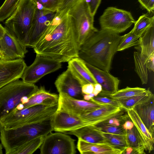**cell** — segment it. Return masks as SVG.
<instances>
[{
	"instance_id": "obj_33",
	"label": "cell",
	"mask_w": 154,
	"mask_h": 154,
	"mask_svg": "<svg viewBox=\"0 0 154 154\" xmlns=\"http://www.w3.org/2000/svg\"><path fill=\"white\" fill-rule=\"evenodd\" d=\"M44 137L34 139L27 142L19 148L14 154H31L40 148Z\"/></svg>"
},
{
	"instance_id": "obj_30",
	"label": "cell",
	"mask_w": 154,
	"mask_h": 154,
	"mask_svg": "<svg viewBox=\"0 0 154 154\" xmlns=\"http://www.w3.org/2000/svg\"><path fill=\"white\" fill-rule=\"evenodd\" d=\"M107 143L123 152L128 147L125 135L115 134L102 132Z\"/></svg>"
},
{
	"instance_id": "obj_16",
	"label": "cell",
	"mask_w": 154,
	"mask_h": 154,
	"mask_svg": "<svg viewBox=\"0 0 154 154\" xmlns=\"http://www.w3.org/2000/svg\"><path fill=\"white\" fill-rule=\"evenodd\" d=\"M26 66L23 59L11 60H0V88L21 78Z\"/></svg>"
},
{
	"instance_id": "obj_39",
	"label": "cell",
	"mask_w": 154,
	"mask_h": 154,
	"mask_svg": "<svg viewBox=\"0 0 154 154\" xmlns=\"http://www.w3.org/2000/svg\"><path fill=\"white\" fill-rule=\"evenodd\" d=\"M42 8L54 12L57 11L60 0H35Z\"/></svg>"
},
{
	"instance_id": "obj_4",
	"label": "cell",
	"mask_w": 154,
	"mask_h": 154,
	"mask_svg": "<svg viewBox=\"0 0 154 154\" xmlns=\"http://www.w3.org/2000/svg\"><path fill=\"white\" fill-rule=\"evenodd\" d=\"M38 8L35 0H20L5 23V28L11 35L26 47L28 45V33Z\"/></svg>"
},
{
	"instance_id": "obj_44",
	"label": "cell",
	"mask_w": 154,
	"mask_h": 154,
	"mask_svg": "<svg viewBox=\"0 0 154 154\" xmlns=\"http://www.w3.org/2000/svg\"><path fill=\"white\" fill-rule=\"evenodd\" d=\"M134 125L131 121L127 120L122 125V126L124 129L125 130H130L134 127Z\"/></svg>"
},
{
	"instance_id": "obj_18",
	"label": "cell",
	"mask_w": 154,
	"mask_h": 154,
	"mask_svg": "<svg viewBox=\"0 0 154 154\" xmlns=\"http://www.w3.org/2000/svg\"><path fill=\"white\" fill-rule=\"evenodd\" d=\"M85 63L97 83L102 86V90L100 93L109 95L118 90L120 80L118 78L112 75L109 72L101 69L86 62Z\"/></svg>"
},
{
	"instance_id": "obj_6",
	"label": "cell",
	"mask_w": 154,
	"mask_h": 154,
	"mask_svg": "<svg viewBox=\"0 0 154 154\" xmlns=\"http://www.w3.org/2000/svg\"><path fill=\"white\" fill-rule=\"evenodd\" d=\"M38 88L35 84L27 83L19 79L0 88V118L21 103L24 97L29 98Z\"/></svg>"
},
{
	"instance_id": "obj_9",
	"label": "cell",
	"mask_w": 154,
	"mask_h": 154,
	"mask_svg": "<svg viewBox=\"0 0 154 154\" xmlns=\"http://www.w3.org/2000/svg\"><path fill=\"white\" fill-rule=\"evenodd\" d=\"M61 63L50 57L36 54L33 62L26 67L21 78L25 82L35 84L45 75L61 68Z\"/></svg>"
},
{
	"instance_id": "obj_32",
	"label": "cell",
	"mask_w": 154,
	"mask_h": 154,
	"mask_svg": "<svg viewBox=\"0 0 154 154\" xmlns=\"http://www.w3.org/2000/svg\"><path fill=\"white\" fill-rule=\"evenodd\" d=\"M139 37L134 34L132 30L121 37L118 45L117 51H122L132 47L136 45Z\"/></svg>"
},
{
	"instance_id": "obj_11",
	"label": "cell",
	"mask_w": 154,
	"mask_h": 154,
	"mask_svg": "<svg viewBox=\"0 0 154 154\" xmlns=\"http://www.w3.org/2000/svg\"><path fill=\"white\" fill-rule=\"evenodd\" d=\"M106 104L72 97L66 94L59 93L57 110L79 117L99 109Z\"/></svg>"
},
{
	"instance_id": "obj_41",
	"label": "cell",
	"mask_w": 154,
	"mask_h": 154,
	"mask_svg": "<svg viewBox=\"0 0 154 154\" xmlns=\"http://www.w3.org/2000/svg\"><path fill=\"white\" fill-rule=\"evenodd\" d=\"M141 6L149 13L154 12V0H138Z\"/></svg>"
},
{
	"instance_id": "obj_22",
	"label": "cell",
	"mask_w": 154,
	"mask_h": 154,
	"mask_svg": "<svg viewBox=\"0 0 154 154\" xmlns=\"http://www.w3.org/2000/svg\"><path fill=\"white\" fill-rule=\"evenodd\" d=\"M77 148L82 154H121L123 152L107 143H92L78 139Z\"/></svg>"
},
{
	"instance_id": "obj_45",
	"label": "cell",
	"mask_w": 154,
	"mask_h": 154,
	"mask_svg": "<svg viewBox=\"0 0 154 154\" xmlns=\"http://www.w3.org/2000/svg\"><path fill=\"white\" fill-rule=\"evenodd\" d=\"M94 89L93 93L96 96L101 91L102 88L101 85L97 83L94 84Z\"/></svg>"
},
{
	"instance_id": "obj_2",
	"label": "cell",
	"mask_w": 154,
	"mask_h": 154,
	"mask_svg": "<svg viewBox=\"0 0 154 154\" xmlns=\"http://www.w3.org/2000/svg\"><path fill=\"white\" fill-rule=\"evenodd\" d=\"M121 37L119 34L111 31L98 30L80 48L79 57L92 66L109 72Z\"/></svg>"
},
{
	"instance_id": "obj_37",
	"label": "cell",
	"mask_w": 154,
	"mask_h": 154,
	"mask_svg": "<svg viewBox=\"0 0 154 154\" xmlns=\"http://www.w3.org/2000/svg\"><path fill=\"white\" fill-rule=\"evenodd\" d=\"M90 101L102 104H109L122 108L121 105L116 100L111 98L109 95L100 93L91 98Z\"/></svg>"
},
{
	"instance_id": "obj_21",
	"label": "cell",
	"mask_w": 154,
	"mask_h": 154,
	"mask_svg": "<svg viewBox=\"0 0 154 154\" xmlns=\"http://www.w3.org/2000/svg\"><path fill=\"white\" fill-rule=\"evenodd\" d=\"M151 135L154 133V96L147 100L135 106L133 108Z\"/></svg>"
},
{
	"instance_id": "obj_40",
	"label": "cell",
	"mask_w": 154,
	"mask_h": 154,
	"mask_svg": "<svg viewBox=\"0 0 154 154\" xmlns=\"http://www.w3.org/2000/svg\"><path fill=\"white\" fill-rule=\"evenodd\" d=\"M90 12L94 16L100 3L101 0H86Z\"/></svg>"
},
{
	"instance_id": "obj_28",
	"label": "cell",
	"mask_w": 154,
	"mask_h": 154,
	"mask_svg": "<svg viewBox=\"0 0 154 154\" xmlns=\"http://www.w3.org/2000/svg\"><path fill=\"white\" fill-rule=\"evenodd\" d=\"M134 24V27L131 30L140 37L149 28L154 25V17H150L144 14L140 16Z\"/></svg>"
},
{
	"instance_id": "obj_27",
	"label": "cell",
	"mask_w": 154,
	"mask_h": 154,
	"mask_svg": "<svg viewBox=\"0 0 154 154\" xmlns=\"http://www.w3.org/2000/svg\"><path fill=\"white\" fill-rule=\"evenodd\" d=\"M153 94L149 89H148L141 94L128 98L116 100L120 104L123 109L127 111L133 109L136 105L147 100Z\"/></svg>"
},
{
	"instance_id": "obj_48",
	"label": "cell",
	"mask_w": 154,
	"mask_h": 154,
	"mask_svg": "<svg viewBox=\"0 0 154 154\" xmlns=\"http://www.w3.org/2000/svg\"><path fill=\"white\" fill-rule=\"evenodd\" d=\"M3 146L1 143H0V154H3Z\"/></svg>"
},
{
	"instance_id": "obj_17",
	"label": "cell",
	"mask_w": 154,
	"mask_h": 154,
	"mask_svg": "<svg viewBox=\"0 0 154 154\" xmlns=\"http://www.w3.org/2000/svg\"><path fill=\"white\" fill-rule=\"evenodd\" d=\"M123 110L119 107L106 104L99 109L82 115L79 117L85 125H94L120 114L124 111Z\"/></svg>"
},
{
	"instance_id": "obj_43",
	"label": "cell",
	"mask_w": 154,
	"mask_h": 154,
	"mask_svg": "<svg viewBox=\"0 0 154 154\" xmlns=\"http://www.w3.org/2000/svg\"><path fill=\"white\" fill-rule=\"evenodd\" d=\"M147 69L150 71H154V53L149 57L146 62Z\"/></svg>"
},
{
	"instance_id": "obj_14",
	"label": "cell",
	"mask_w": 154,
	"mask_h": 154,
	"mask_svg": "<svg viewBox=\"0 0 154 154\" xmlns=\"http://www.w3.org/2000/svg\"><path fill=\"white\" fill-rule=\"evenodd\" d=\"M54 85L59 93L65 94L72 97L83 100L82 86L68 69L58 77Z\"/></svg>"
},
{
	"instance_id": "obj_42",
	"label": "cell",
	"mask_w": 154,
	"mask_h": 154,
	"mask_svg": "<svg viewBox=\"0 0 154 154\" xmlns=\"http://www.w3.org/2000/svg\"><path fill=\"white\" fill-rule=\"evenodd\" d=\"M94 89V85L88 83L82 86V91L83 94H89L93 93Z\"/></svg>"
},
{
	"instance_id": "obj_47",
	"label": "cell",
	"mask_w": 154,
	"mask_h": 154,
	"mask_svg": "<svg viewBox=\"0 0 154 154\" xmlns=\"http://www.w3.org/2000/svg\"><path fill=\"white\" fill-rule=\"evenodd\" d=\"M6 29L5 27H4L0 23V41L6 32Z\"/></svg>"
},
{
	"instance_id": "obj_3",
	"label": "cell",
	"mask_w": 154,
	"mask_h": 154,
	"mask_svg": "<svg viewBox=\"0 0 154 154\" xmlns=\"http://www.w3.org/2000/svg\"><path fill=\"white\" fill-rule=\"evenodd\" d=\"M51 118L5 129L0 125V139L6 154H14L23 145L36 138L45 137L53 131Z\"/></svg>"
},
{
	"instance_id": "obj_23",
	"label": "cell",
	"mask_w": 154,
	"mask_h": 154,
	"mask_svg": "<svg viewBox=\"0 0 154 154\" xmlns=\"http://www.w3.org/2000/svg\"><path fill=\"white\" fill-rule=\"evenodd\" d=\"M64 133L74 135L78 139L90 143H107L102 132L93 125L84 126Z\"/></svg>"
},
{
	"instance_id": "obj_35",
	"label": "cell",
	"mask_w": 154,
	"mask_h": 154,
	"mask_svg": "<svg viewBox=\"0 0 154 154\" xmlns=\"http://www.w3.org/2000/svg\"><path fill=\"white\" fill-rule=\"evenodd\" d=\"M129 117L128 114H125L123 111L120 114L110 118L94 125L96 128L103 126L122 125L128 120Z\"/></svg>"
},
{
	"instance_id": "obj_1",
	"label": "cell",
	"mask_w": 154,
	"mask_h": 154,
	"mask_svg": "<svg viewBox=\"0 0 154 154\" xmlns=\"http://www.w3.org/2000/svg\"><path fill=\"white\" fill-rule=\"evenodd\" d=\"M32 48L36 54L61 63L78 57L79 48L70 16L66 14L60 18L55 16Z\"/></svg>"
},
{
	"instance_id": "obj_15",
	"label": "cell",
	"mask_w": 154,
	"mask_h": 154,
	"mask_svg": "<svg viewBox=\"0 0 154 154\" xmlns=\"http://www.w3.org/2000/svg\"><path fill=\"white\" fill-rule=\"evenodd\" d=\"M53 131L65 133L85 126L79 117L57 110L51 118Z\"/></svg>"
},
{
	"instance_id": "obj_5",
	"label": "cell",
	"mask_w": 154,
	"mask_h": 154,
	"mask_svg": "<svg viewBox=\"0 0 154 154\" xmlns=\"http://www.w3.org/2000/svg\"><path fill=\"white\" fill-rule=\"evenodd\" d=\"M57 107L58 104L52 106L36 105L21 110L15 108L0 118V125L5 129H14L48 119L56 112Z\"/></svg>"
},
{
	"instance_id": "obj_13",
	"label": "cell",
	"mask_w": 154,
	"mask_h": 154,
	"mask_svg": "<svg viewBox=\"0 0 154 154\" xmlns=\"http://www.w3.org/2000/svg\"><path fill=\"white\" fill-rule=\"evenodd\" d=\"M26 47L12 36L6 29L0 41V60H11L23 59L28 52Z\"/></svg>"
},
{
	"instance_id": "obj_12",
	"label": "cell",
	"mask_w": 154,
	"mask_h": 154,
	"mask_svg": "<svg viewBox=\"0 0 154 154\" xmlns=\"http://www.w3.org/2000/svg\"><path fill=\"white\" fill-rule=\"evenodd\" d=\"M56 12L38 8L29 30L28 46L33 47L54 18Z\"/></svg>"
},
{
	"instance_id": "obj_46",
	"label": "cell",
	"mask_w": 154,
	"mask_h": 154,
	"mask_svg": "<svg viewBox=\"0 0 154 154\" xmlns=\"http://www.w3.org/2000/svg\"><path fill=\"white\" fill-rule=\"evenodd\" d=\"M94 96V95L93 93L89 94H84L83 95V99L85 100L89 101Z\"/></svg>"
},
{
	"instance_id": "obj_7",
	"label": "cell",
	"mask_w": 154,
	"mask_h": 154,
	"mask_svg": "<svg viewBox=\"0 0 154 154\" xmlns=\"http://www.w3.org/2000/svg\"><path fill=\"white\" fill-rule=\"evenodd\" d=\"M74 24L79 49L94 34L98 31L94 25V17L91 14L86 0H79L67 11Z\"/></svg>"
},
{
	"instance_id": "obj_8",
	"label": "cell",
	"mask_w": 154,
	"mask_h": 154,
	"mask_svg": "<svg viewBox=\"0 0 154 154\" xmlns=\"http://www.w3.org/2000/svg\"><path fill=\"white\" fill-rule=\"evenodd\" d=\"M135 21L130 12L112 7L107 8L99 20L101 29L118 34L125 31Z\"/></svg>"
},
{
	"instance_id": "obj_29",
	"label": "cell",
	"mask_w": 154,
	"mask_h": 154,
	"mask_svg": "<svg viewBox=\"0 0 154 154\" xmlns=\"http://www.w3.org/2000/svg\"><path fill=\"white\" fill-rule=\"evenodd\" d=\"M134 58L135 71L140 79L142 84H146L148 80V74L145 62L138 51L134 52Z\"/></svg>"
},
{
	"instance_id": "obj_34",
	"label": "cell",
	"mask_w": 154,
	"mask_h": 154,
	"mask_svg": "<svg viewBox=\"0 0 154 154\" xmlns=\"http://www.w3.org/2000/svg\"><path fill=\"white\" fill-rule=\"evenodd\" d=\"M20 0H5L0 7V22L10 16L16 8Z\"/></svg>"
},
{
	"instance_id": "obj_49",
	"label": "cell",
	"mask_w": 154,
	"mask_h": 154,
	"mask_svg": "<svg viewBox=\"0 0 154 154\" xmlns=\"http://www.w3.org/2000/svg\"></svg>"
},
{
	"instance_id": "obj_26",
	"label": "cell",
	"mask_w": 154,
	"mask_h": 154,
	"mask_svg": "<svg viewBox=\"0 0 154 154\" xmlns=\"http://www.w3.org/2000/svg\"><path fill=\"white\" fill-rule=\"evenodd\" d=\"M125 136L128 147L132 149V154L145 153L146 144L134 125L131 129L126 130Z\"/></svg>"
},
{
	"instance_id": "obj_31",
	"label": "cell",
	"mask_w": 154,
	"mask_h": 154,
	"mask_svg": "<svg viewBox=\"0 0 154 154\" xmlns=\"http://www.w3.org/2000/svg\"><path fill=\"white\" fill-rule=\"evenodd\" d=\"M145 88L136 87H128L118 90L115 93L110 95L109 97L115 100L124 99L141 94L146 91Z\"/></svg>"
},
{
	"instance_id": "obj_25",
	"label": "cell",
	"mask_w": 154,
	"mask_h": 154,
	"mask_svg": "<svg viewBox=\"0 0 154 154\" xmlns=\"http://www.w3.org/2000/svg\"><path fill=\"white\" fill-rule=\"evenodd\" d=\"M126 111L129 118L133 123L146 144V151L150 152L154 149V137L133 109Z\"/></svg>"
},
{
	"instance_id": "obj_38",
	"label": "cell",
	"mask_w": 154,
	"mask_h": 154,
	"mask_svg": "<svg viewBox=\"0 0 154 154\" xmlns=\"http://www.w3.org/2000/svg\"><path fill=\"white\" fill-rule=\"evenodd\" d=\"M96 128L103 132L115 134L125 135L126 130L123 129L122 125L105 126Z\"/></svg>"
},
{
	"instance_id": "obj_19",
	"label": "cell",
	"mask_w": 154,
	"mask_h": 154,
	"mask_svg": "<svg viewBox=\"0 0 154 154\" xmlns=\"http://www.w3.org/2000/svg\"><path fill=\"white\" fill-rule=\"evenodd\" d=\"M67 68L82 86L88 83H97L85 62L79 57L74 58L68 62Z\"/></svg>"
},
{
	"instance_id": "obj_24",
	"label": "cell",
	"mask_w": 154,
	"mask_h": 154,
	"mask_svg": "<svg viewBox=\"0 0 154 154\" xmlns=\"http://www.w3.org/2000/svg\"><path fill=\"white\" fill-rule=\"evenodd\" d=\"M137 48L145 63L154 53V25L149 28L139 39Z\"/></svg>"
},
{
	"instance_id": "obj_10",
	"label": "cell",
	"mask_w": 154,
	"mask_h": 154,
	"mask_svg": "<svg viewBox=\"0 0 154 154\" xmlns=\"http://www.w3.org/2000/svg\"><path fill=\"white\" fill-rule=\"evenodd\" d=\"M50 133L44 137L41 146V154H74L75 142L66 134L61 132Z\"/></svg>"
},
{
	"instance_id": "obj_20",
	"label": "cell",
	"mask_w": 154,
	"mask_h": 154,
	"mask_svg": "<svg viewBox=\"0 0 154 154\" xmlns=\"http://www.w3.org/2000/svg\"><path fill=\"white\" fill-rule=\"evenodd\" d=\"M59 95L46 91L44 86H41L29 98L28 102L24 104H19L15 108L18 110L32 106L42 105L52 106L58 104Z\"/></svg>"
},
{
	"instance_id": "obj_36",
	"label": "cell",
	"mask_w": 154,
	"mask_h": 154,
	"mask_svg": "<svg viewBox=\"0 0 154 154\" xmlns=\"http://www.w3.org/2000/svg\"><path fill=\"white\" fill-rule=\"evenodd\" d=\"M79 0H60L55 16L61 18L66 15L68 11Z\"/></svg>"
}]
</instances>
